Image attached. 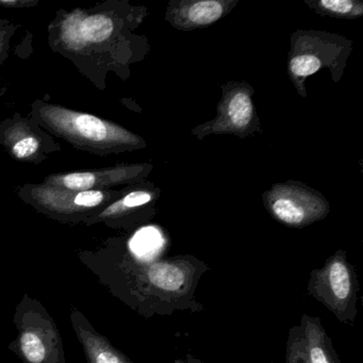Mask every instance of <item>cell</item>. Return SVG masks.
Listing matches in <instances>:
<instances>
[{"instance_id": "e0dca14e", "label": "cell", "mask_w": 363, "mask_h": 363, "mask_svg": "<svg viewBox=\"0 0 363 363\" xmlns=\"http://www.w3.org/2000/svg\"><path fill=\"white\" fill-rule=\"evenodd\" d=\"M25 357L33 363H41L45 358V346L35 333H25L21 337Z\"/></svg>"}, {"instance_id": "9a60e30c", "label": "cell", "mask_w": 363, "mask_h": 363, "mask_svg": "<svg viewBox=\"0 0 363 363\" xmlns=\"http://www.w3.org/2000/svg\"><path fill=\"white\" fill-rule=\"evenodd\" d=\"M163 244L164 240L160 231L154 227H146L135 233L130 241V248L139 258L150 259L158 254Z\"/></svg>"}, {"instance_id": "8992f818", "label": "cell", "mask_w": 363, "mask_h": 363, "mask_svg": "<svg viewBox=\"0 0 363 363\" xmlns=\"http://www.w3.org/2000/svg\"><path fill=\"white\" fill-rule=\"evenodd\" d=\"M21 197L38 208L52 213H86L120 199L116 191H73L48 184H27Z\"/></svg>"}, {"instance_id": "7a4b0ae2", "label": "cell", "mask_w": 363, "mask_h": 363, "mask_svg": "<svg viewBox=\"0 0 363 363\" xmlns=\"http://www.w3.org/2000/svg\"><path fill=\"white\" fill-rule=\"evenodd\" d=\"M350 50L352 42L341 35L318 31L293 33L288 73L299 94L306 97L305 80L323 67H330L333 77L339 80V69L343 72Z\"/></svg>"}, {"instance_id": "2e32d148", "label": "cell", "mask_w": 363, "mask_h": 363, "mask_svg": "<svg viewBox=\"0 0 363 363\" xmlns=\"http://www.w3.org/2000/svg\"><path fill=\"white\" fill-rule=\"evenodd\" d=\"M286 363H310L301 327L291 330L286 350Z\"/></svg>"}, {"instance_id": "3957f363", "label": "cell", "mask_w": 363, "mask_h": 363, "mask_svg": "<svg viewBox=\"0 0 363 363\" xmlns=\"http://www.w3.org/2000/svg\"><path fill=\"white\" fill-rule=\"evenodd\" d=\"M222 91L216 118L195 127L193 135L199 140L214 135H231L244 139L259 133L260 121L252 101V86L246 82H231L223 84Z\"/></svg>"}, {"instance_id": "d6986e66", "label": "cell", "mask_w": 363, "mask_h": 363, "mask_svg": "<svg viewBox=\"0 0 363 363\" xmlns=\"http://www.w3.org/2000/svg\"><path fill=\"white\" fill-rule=\"evenodd\" d=\"M35 1H14V0H0V6L6 8L26 7L35 5Z\"/></svg>"}, {"instance_id": "5bb4252c", "label": "cell", "mask_w": 363, "mask_h": 363, "mask_svg": "<svg viewBox=\"0 0 363 363\" xmlns=\"http://www.w3.org/2000/svg\"><path fill=\"white\" fill-rule=\"evenodd\" d=\"M6 147L14 158L27 160L38 154L40 141L37 135L27 129H14L6 137Z\"/></svg>"}, {"instance_id": "277c9868", "label": "cell", "mask_w": 363, "mask_h": 363, "mask_svg": "<svg viewBox=\"0 0 363 363\" xmlns=\"http://www.w3.org/2000/svg\"><path fill=\"white\" fill-rule=\"evenodd\" d=\"M262 199L272 218L292 228H303L323 220L330 210L320 192L293 180L274 184L263 193Z\"/></svg>"}, {"instance_id": "ac0fdd59", "label": "cell", "mask_w": 363, "mask_h": 363, "mask_svg": "<svg viewBox=\"0 0 363 363\" xmlns=\"http://www.w3.org/2000/svg\"><path fill=\"white\" fill-rule=\"evenodd\" d=\"M96 363H123V361L116 354H114L113 352L104 350V352H101L97 354Z\"/></svg>"}, {"instance_id": "44dd1931", "label": "cell", "mask_w": 363, "mask_h": 363, "mask_svg": "<svg viewBox=\"0 0 363 363\" xmlns=\"http://www.w3.org/2000/svg\"><path fill=\"white\" fill-rule=\"evenodd\" d=\"M0 44H1V37H0Z\"/></svg>"}, {"instance_id": "5b68a950", "label": "cell", "mask_w": 363, "mask_h": 363, "mask_svg": "<svg viewBox=\"0 0 363 363\" xmlns=\"http://www.w3.org/2000/svg\"><path fill=\"white\" fill-rule=\"evenodd\" d=\"M309 291L341 320L356 310V275L343 252H335L322 269L311 274Z\"/></svg>"}, {"instance_id": "4fadbf2b", "label": "cell", "mask_w": 363, "mask_h": 363, "mask_svg": "<svg viewBox=\"0 0 363 363\" xmlns=\"http://www.w3.org/2000/svg\"><path fill=\"white\" fill-rule=\"evenodd\" d=\"M316 13L335 18L354 20L363 16V3L359 0H306Z\"/></svg>"}, {"instance_id": "ba28073f", "label": "cell", "mask_w": 363, "mask_h": 363, "mask_svg": "<svg viewBox=\"0 0 363 363\" xmlns=\"http://www.w3.org/2000/svg\"><path fill=\"white\" fill-rule=\"evenodd\" d=\"M238 0H172L165 20L182 31L207 28L230 13Z\"/></svg>"}, {"instance_id": "52a82bcc", "label": "cell", "mask_w": 363, "mask_h": 363, "mask_svg": "<svg viewBox=\"0 0 363 363\" xmlns=\"http://www.w3.org/2000/svg\"><path fill=\"white\" fill-rule=\"evenodd\" d=\"M152 167L143 164H122L97 171L55 174L44 180V184L73 191H107L121 184L141 182Z\"/></svg>"}, {"instance_id": "9c48e42d", "label": "cell", "mask_w": 363, "mask_h": 363, "mask_svg": "<svg viewBox=\"0 0 363 363\" xmlns=\"http://www.w3.org/2000/svg\"><path fill=\"white\" fill-rule=\"evenodd\" d=\"M113 20L105 14L71 16L62 28V39L71 50H82L86 45L101 44L113 35Z\"/></svg>"}, {"instance_id": "ffe728a7", "label": "cell", "mask_w": 363, "mask_h": 363, "mask_svg": "<svg viewBox=\"0 0 363 363\" xmlns=\"http://www.w3.org/2000/svg\"><path fill=\"white\" fill-rule=\"evenodd\" d=\"M182 363H199V362H197V361L190 360V361H184V362H182Z\"/></svg>"}, {"instance_id": "7c38bea8", "label": "cell", "mask_w": 363, "mask_h": 363, "mask_svg": "<svg viewBox=\"0 0 363 363\" xmlns=\"http://www.w3.org/2000/svg\"><path fill=\"white\" fill-rule=\"evenodd\" d=\"M159 192L155 188L135 189L129 191L124 196H121L116 201L108 206L99 214V218H122L127 214L133 213L146 206L154 203L159 197Z\"/></svg>"}, {"instance_id": "6da1fadb", "label": "cell", "mask_w": 363, "mask_h": 363, "mask_svg": "<svg viewBox=\"0 0 363 363\" xmlns=\"http://www.w3.org/2000/svg\"><path fill=\"white\" fill-rule=\"evenodd\" d=\"M37 118L55 135L95 154H118L145 147L139 135L84 112L42 104L37 109Z\"/></svg>"}, {"instance_id": "8fae6325", "label": "cell", "mask_w": 363, "mask_h": 363, "mask_svg": "<svg viewBox=\"0 0 363 363\" xmlns=\"http://www.w3.org/2000/svg\"><path fill=\"white\" fill-rule=\"evenodd\" d=\"M150 284L164 293L182 290L189 279V271L184 263L158 262L150 265L147 271Z\"/></svg>"}, {"instance_id": "30bf717a", "label": "cell", "mask_w": 363, "mask_h": 363, "mask_svg": "<svg viewBox=\"0 0 363 363\" xmlns=\"http://www.w3.org/2000/svg\"><path fill=\"white\" fill-rule=\"evenodd\" d=\"M301 327L310 363H339L318 318L303 316Z\"/></svg>"}]
</instances>
